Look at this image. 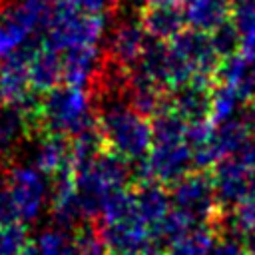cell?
<instances>
[{"label": "cell", "mask_w": 255, "mask_h": 255, "mask_svg": "<svg viewBox=\"0 0 255 255\" xmlns=\"http://www.w3.org/2000/svg\"><path fill=\"white\" fill-rule=\"evenodd\" d=\"M147 255H163L161 251H151V253H147Z\"/></svg>", "instance_id": "obj_31"}, {"label": "cell", "mask_w": 255, "mask_h": 255, "mask_svg": "<svg viewBox=\"0 0 255 255\" xmlns=\"http://www.w3.org/2000/svg\"><path fill=\"white\" fill-rule=\"evenodd\" d=\"M249 255H255V241H253V245H251V249H249Z\"/></svg>", "instance_id": "obj_30"}, {"label": "cell", "mask_w": 255, "mask_h": 255, "mask_svg": "<svg viewBox=\"0 0 255 255\" xmlns=\"http://www.w3.org/2000/svg\"><path fill=\"white\" fill-rule=\"evenodd\" d=\"M72 239L80 255H106L108 253V247L104 243V237L98 225H92V223L78 225Z\"/></svg>", "instance_id": "obj_24"}, {"label": "cell", "mask_w": 255, "mask_h": 255, "mask_svg": "<svg viewBox=\"0 0 255 255\" xmlns=\"http://www.w3.org/2000/svg\"><path fill=\"white\" fill-rule=\"evenodd\" d=\"M0 225H2V221H0Z\"/></svg>", "instance_id": "obj_33"}, {"label": "cell", "mask_w": 255, "mask_h": 255, "mask_svg": "<svg viewBox=\"0 0 255 255\" xmlns=\"http://www.w3.org/2000/svg\"><path fill=\"white\" fill-rule=\"evenodd\" d=\"M48 201V181L34 165H16L0 185V221L30 223L40 217Z\"/></svg>", "instance_id": "obj_6"}, {"label": "cell", "mask_w": 255, "mask_h": 255, "mask_svg": "<svg viewBox=\"0 0 255 255\" xmlns=\"http://www.w3.org/2000/svg\"><path fill=\"white\" fill-rule=\"evenodd\" d=\"M151 38L141 26L137 18H124L116 24L108 42V60L122 66L124 70H131L147 50Z\"/></svg>", "instance_id": "obj_11"}, {"label": "cell", "mask_w": 255, "mask_h": 255, "mask_svg": "<svg viewBox=\"0 0 255 255\" xmlns=\"http://www.w3.org/2000/svg\"><path fill=\"white\" fill-rule=\"evenodd\" d=\"M30 48L0 62V106L24 110L32 120L38 100H34L36 94L30 86L28 74Z\"/></svg>", "instance_id": "obj_9"}, {"label": "cell", "mask_w": 255, "mask_h": 255, "mask_svg": "<svg viewBox=\"0 0 255 255\" xmlns=\"http://www.w3.org/2000/svg\"><path fill=\"white\" fill-rule=\"evenodd\" d=\"M209 36H211L213 46H215L221 60H225V58H229V56H233L241 50V40H239V34H237L233 24H225Z\"/></svg>", "instance_id": "obj_27"}, {"label": "cell", "mask_w": 255, "mask_h": 255, "mask_svg": "<svg viewBox=\"0 0 255 255\" xmlns=\"http://www.w3.org/2000/svg\"><path fill=\"white\" fill-rule=\"evenodd\" d=\"M131 169V163L108 149H104L90 163L76 167L74 179L84 217L98 219L110 197L120 189H126Z\"/></svg>", "instance_id": "obj_5"}, {"label": "cell", "mask_w": 255, "mask_h": 255, "mask_svg": "<svg viewBox=\"0 0 255 255\" xmlns=\"http://www.w3.org/2000/svg\"><path fill=\"white\" fill-rule=\"evenodd\" d=\"M229 233H235L241 239L243 237L255 239V199L245 201L233 209L229 217Z\"/></svg>", "instance_id": "obj_26"}, {"label": "cell", "mask_w": 255, "mask_h": 255, "mask_svg": "<svg viewBox=\"0 0 255 255\" xmlns=\"http://www.w3.org/2000/svg\"><path fill=\"white\" fill-rule=\"evenodd\" d=\"M141 26L149 34V38L157 42H169L179 32L185 30V16L183 8L169 6V8H147L139 14Z\"/></svg>", "instance_id": "obj_18"}, {"label": "cell", "mask_w": 255, "mask_h": 255, "mask_svg": "<svg viewBox=\"0 0 255 255\" xmlns=\"http://www.w3.org/2000/svg\"><path fill=\"white\" fill-rule=\"evenodd\" d=\"M215 84L231 90L241 102L255 98V52L239 50L237 54L221 60L215 72Z\"/></svg>", "instance_id": "obj_13"}, {"label": "cell", "mask_w": 255, "mask_h": 255, "mask_svg": "<svg viewBox=\"0 0 255 255\" xmlns=\"http://www.w3.org/2000/svg\"><path fill=\"white\" fill-rule=\"evenodd\" d=\"M30 86L36 96H46L64 82V60L62 54L46 40L34 44L28 56Z\"/></svg>", "instance_id": "obj_12"}, {"label": "cell", "mask_w": 255, "mask_h": 255, "mask_svg": "<svg viewBox=\"0 0 255 255\" xmlns=\"http://www.w3.org/2000/svg\"><path fill=\"white\" fill-rule=\"evenodd\" d=\"M217 241V231L213 225H197L183 237L175 239L165 247L163 255H209Z\"/></svg>", "instance_id": "obj_19"}, {"label": "cell", "mask_w": 255, "mask_h": 255, "mask_svg": "<svg viewBox=\"0 0 255 255\" xmlns=\"http://www.w3.org/2000/svg\"><path fill=\"white\" fill-rule=\"evenodd\" d=\"M183 16L191 30L213 34L229 24L233 16V0H185Z\"/></svg>", "instance_id": "obj_14"}, {"label": "cell", "mask_w": 255, "mask_h": 255, "mask_svg": "<svg viewBox=\"0 0 255 255\" xmlns=\"http://www.w3.org/2000/svg\"><path fill=\"white\" fill-rule=\"evenodd\" d=\"M98 129L108 151L124 157L131 167L145 161L151 147V124L131 106L128 88L102 90Z\"/></svg>", "instance_id": "obj_2"}, {"label": "cell", "mask_w": 255, "mask_h": 255, "mask_svg": "<svg viewBox=\"0 0 255 255\" xmlns=\"http://www.w3.org/2000/svg\"><path fill=\"white\" fill-rule=\"evenodd\" d=\"M211 181H213L215 195H217V201L221 207L235 209L241 203L255 199L253 169L247 167L237 157L221 159L213 167Z\"/></svg>", "instance_id": "obj_10"}, {"label": "cell", "mask_w": 255, "mask_h": 255, "mask_svg": "<svg viewBox=\"0 0 255 255\" xmlns=\"http://www.w3.org/2000/svg\"><path fill=\"white\" fill-rule=\"evenodd\" d=\"M171 207L185 215L195 225H213L219 219V201L211 177L201 171H191L171 185Z\"/></svg>", "instance_id": "obj_8"}, {"label": "cell", "mask_w": 255, "mask_h": 255, "mask_svg": "<svg viewBox=\"0 0 255 255\" xmlns=\"http://www.w3.org/2000/svg\"><path fill=\"white\" fill-rule=\"evenodd\" d=\"M50 209H52V217L56 219L60 229L76 227V223L84 217L82 205H80V199H78L74 171H66V173L54 177Z\"/></svg>", "instance_id": "obj_15"}, {"label": "cell", "mask_w": 255, "mask_h": 255, "mask_svg": "<svg viewBox=\"0 0 255 255\" xmlns=\"http://www.w3.org/2000/svg\"><path fill=\"white\" fill-rule=\"evenodd\" d=\"M183 2L185 0H137L141 10H147V8H169V6L183 8Z\"/></svg>", "instance_id": "obj_29"}, {"label": "cell", "mask_w": 255, "mask_h": 255, "mask_svg": "<svg viewBox=\"0 0 255 255\" xmlns=\"http://www.w3.org/2000/svg\"><path fill=\"white\" fill-rule=\"evenodd\" d=\"M0 16H2V0H0Z\"/></svg>", "instance_id": "obj_32"}, {"label": "cell", "mask_w": 255, "mask_h": 255, "mask_svg": "<svg viewBox=\"0 0 255 255\" xmlns=\"http://www.w3.org/2000/svg\"><path fill=\"white\" fill-rule=\"evenodd\" d=\"M32 124L44 133L72 139L98 128V110L86 88L62 84L38 100L32 114Z\"/></svg>", "instance_id": "obj_4"}, {"label": "cell", "mask_w": 255, "mask_h": 255, "mask_svg": "<svg viewBox=\"0 0 255 255\" xmlns=\"http://www.w3.org/2000/svg\"><path fill=\"white\" fill-rule=\"evenodd\" d=\"M118 0H56L46 42L60 54L100 50Z\"/></svg>", "instance_id": "obj_3"}, {"label": "cell", "mask_w": 255, "mask_h": 255, "mask_svg": "<svg viewBox=\"0 0 255 255\" xmlns=\"http://www.w3.org/2000/svg\"><path fill=\"white\" fill-rule=\"evenodd\" d=\"M34 167L44 175L58 177L66 171H74L70 139L54 133H44L34 151Z\"/></svg>", "instance_id": "obj_16"}, {"label": "cell", "mask_w": 255, "mask_h": 255, "mask_svg": "<svg viewBox=\"0 0 255 255\" xmlns=\"http://www.w3.org/2000/svg\"><path fill=\"white\" fill-rule=\"evenodd\" d=\"M239 104H243L231 90L213 84V92H211V110H209V120L213 126H219L231 118H235L239 112Z\"/></svg>", "instance_id": "obj_23"}, {"label": "cell", "mask_w": 255, "mask_h": 255, "mask_svg": "<svg viewBox=\"0 0 255 255\" xmlns=\"http://www.w3.org/2000/svg\"><path fill=\"white\" fill-rule=\"evenodd\" d=\"M195 167L189 122L165 106L151 122V147L139 165H133L139 181L173 185Z\"/></svg>", "instance_id": "obj_1"}, {"label": "cell", "mask_w": 255, "mask_h": 255, "mask_svg": "<svg viewBox=\"0 0 255 255\" xmlns=\"http://www.w3.org/2000/svg\"><path fill=\"white\" fill-rule=\"evenodd\" d=\"M34 243H36L38 255H80L72 235H68L60 227L42 231Z\"/></svg>", "instance_id": "obj_22"}, {"label": "cell", "mask_w": 255, "mask_h": 255, "mask_svg": "<svg viewBox=\"0 0 255 255\" xmlns=\"http://www.w3.org/2000/svg\"><path fill=\"white\" fill-rule=\"evenodd\" d=\"M30 124L32 120L24 110L0 106V155L10 151L18 143Z\"/></svg>", "instance_id": "obj_20"}, {"label": "cell", "mask_w": 255, "mask_h": 255, "mask_svg": "<svg viewBox=\"0 0 255 255\" xmlns=\"http://www.w3.org/2000/svg\"><path fill=\"white\" fill-rule=\"evenodd\" d=\"M28 231L24 223H2L0 225V255H22L28 247Z\"/></svg>", "instance_id": "obj_25"}, {"label": "cell", "mask_w": 255, "mask_h": 255, "mask_svg": "<svg viewBox=\"0 0 255 255\" xmlns=\"http://www.w3.org/2000/svg\"><path fill=\"white\" fill-rule=\"evenodd\" d=\"M133 199L139 219L151 229L153 235V231L171 211L169 193L155 181H139V185L133 189Z\"/></svg>", "instance_id": "obj_17"}, {"label": "cell", "mask_w": 255, "mask_h": 255, "mask_svg": "<svg viewBox=\"0 0 255 255\" xmlns=\"http://www.w3.org/2000/svg\"><path fill=\"white\" fill-rule=\"evenodd\" d=\"M231 20L239 34L241 50L255 52V0H233Z\"/></svg>", "instance_id": "obj_21"}, {"label": "cell", "mask_w": 255, "mask_h": 255, "mask_svg": "<svg viewBox=\"0 0 255 255\" xmlns=\"http://www.w3.org/2000/svg\"><path fill=\"white\" fill-rule=\"evenodd\" d=\"M56 0H10L0 16V62L32 44V38L48 28Z\"/></svg>", "instance_id": "obj_7"}, {"label": "cell", "mask_w": 255, "mask_h": 255, "mask_svg": "<svg viewBox=\"0 0 255 255\" xmlns=\"http://www.w3.org/2000/svg\"><path fill=\"white\" fill-rule=\"evenodd\" d=\"M209 255H249V249L243 245V239L229 231H217V241L211 247Z\"/></svg>", "instance_id": "obj_28"}]
</instances>
